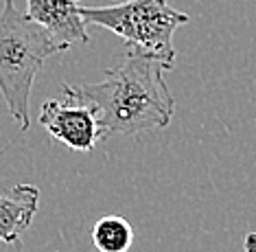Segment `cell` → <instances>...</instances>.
<instances>
[{"label":"cell","instance_id":"1","mask_svg":"<svg viewBox=\"0 0 256 252\" xmlns=\"http://www.w3.org/2000/svg\"><path fill=\"white\" fill-rule=\"evenodd\" d=\"M164 66L142 55L125 53L123 62L108 70L101 81L84 86H62V95L90 105L96 112L103 140L162 130L171 123L176 99L171 97Z\"/></svg>","mask_w":256,"mask_h":252},{"label":"cell","instance_id":"2","mask_svg":"<svg viewBox=\"0 0 256 252\" xmlns=\"http://www.w3.org/2000/svg\"><path fill=\"white\" fill-rule=\"evenodd\" d=\"M62 51L66 49L16 7L14 0H4L0 11V92L22 132L31 127L28 101L33 79L44 62Z\"/></svg>","mask_w":256,"mask_h":252},{"label":"cell","instance_id":"3","mask_svg":"<svg viewBox=\"0 0 256 252\" xmlns=\"http://www.w3.org/2000/svg\"><path fill=\"white\" fill-rule=\"evenodd\" d=\"M86 25H96L116 33L127 44V53L160 62L164 70L176 66L173 33L190 20L168 5V0H125L108 7H81Z\"/></svg>","mask_w":256,"mask_h":252},{"label":"cell","instance_id":"4","mask_svg":"<svg viewBox=\"0 0 256 252\" xmlns=\"http://www.w3.org/2000/svg\"><path fill=\"white\" fill-rule=\"evenodd\" d=\"M38 121L55 140L64 143L72 151H90L98 140H103L96 112L90 105L70 97L48 99L40 110Z\"/></svg>","mask_w":256,"mask_h":252},{"label":"cell","instance_id":"5","mask_svg":"<svg viewBox=\"0 0 256 252\" xmlns=\"http://www.w3.org/2000/svg\"><path fill=\"white\" fill-rule=\"evenodd\" d=\"M24 14L64 49L90 44V35L86 31L88 25L81 18L79 0H26Z\"/></svg>","mask_w":256,"mask_h":252},{"label":"cell","instance_id":"6","mask_svg":"<svg viewBox=\"0 0 256 252\" xmlns=\"http://www.w3.org/2000/svg\"><path fill=\"white\" fill-rule=\"evenodd\" d=\"M40 206V189L33 184H16L0 193V243H18L31 226Z\"/></svg>","mask_w":256,"mask_h":252},{"label":"cell","instance_id":"7","mask_svg":"<svg viewBox=\"0 0 256 252\" xmlns=\"http://www.w3.org/2000/svg\"><path fill=\"white\" fill-rule=\"evenodd\" d=\"M92 243L98 252H127L134 243V228L120 215H106L92 228Z\"/></svg>","mask_w":256,"mask_h":252},{"label":"cell","instance_id":"8","mask_svg":"<svg viewBox=\"0 0 256 252\" xmlns=\"http://www.w3.org/2000/svg\"><path fill=\"white\" fill-rule=\"evenodd\" d=\"M243 248H246V252H256V232H248Z\"/></svg>","mask_w":256,"mask_h":252}]
</instances>
